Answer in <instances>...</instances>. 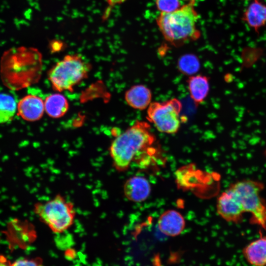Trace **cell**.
Instances as JSON below:
<instances>
[{"instance_id":"obj_1","label":"cell","mask_w":266,"mask_h":266,"mask_svg":"<svg viewBox=\"0 0 266 266\" xmlns=\"http://www.w3.org/2000/svg\"><path fill=\"white\" fill-rule=\"evenodd\" d=\"M156 141L150 124L137 120L112 142L109 154L113 166L118 171L127 170L134 158L148 149Z\"/></svg>"},{"instance_id":"obj_2","label":"cell","mask_w":266,"mask_h":266,"mask_svg":"<svg viewBox=\"0 0 266 266\" xmlns=\"http://www.w3.org/2000/svg\"><path fill=\"white\" fill-rule=\"evenodd\" d=\"M197 0L189 1L175 11L161 12L156 18L157 25L165 39L175 46L198 39L200 32L197 23L199 15L195 5Z\"/></svg>"},{"instance_id":"obj_3","label":"cell","mask_w":266,"mask_h":266,"mask_svg":"<svg viewBox=\"0 0 266 266\" xmlns=\"http://www.w3.org/2000/svg\"><path fill=\"white\" fill-rule=\"evenodd\" d=\"M38 57L33 48L12 47L5 51L0 60V74L4 86L19 90L34 80Z\"/></svg>"},{"instance_id":"obj_4","label":"cell","mask_w":266,"mask_h":266,"mask_svg":"<svg viewBox=\"0 0 266 266\" xmlns=\"http://www.w3.org/2000/svg\"><path fill=\"white\" fill-rule=\"evenodd\" d=\"M33 212L54 233H61L73 224L76 212L73 203L60 194L49 200L34 204Z\"/></svg>"},{"instance_id":"obj_5","label":"cell","mask_w":266,"mask_h":266,"mask_svg":"<svg viewBox=\"0 0 266 266\" xmlns=\"http://www.w3.org/2000/svg\"><path fill=\"white\" fill-rule=\"evenodd\" d=\"M90 69V65L81 56L67 55L50 70L48 78L54 89L71 91L87 77Z\"/></svg>"},{"instance_id":"obj_6","label":"cell","mask_w":266,"mask_h":266,"mask_svg":"<svg viewBox=\"0 0 266 266\" xmlns=\"http://www.w3.org/2000/svg\"><path fill=\"white\" fill-rule=\"evenodd\" d=\"M235 191L244 212L251 214V222L266 230V203L261 196L264 185L259 181L245 180L231 185Z\"/></svg>"},{"instance_id":"obj_7","label":"cell","mask_w":266,"mask_h":266,"mask_svg":"<svg viewBox=\"0 0 266 266\" xmlns=\"http://www.w3.org/2000/svg\"><path fill=\"white\" fill-rule=\"evenodd\" d=\"M182 107L181 102L176 98L152 102L147 108L146 118L159 132L174 134L179 131L182 122Z\"/></svg>"},{"instance_id":"obj_8","label":"cell","mask_w":266,"mask_h":266,"mask_svg":"<svg viewBox=\"0 0 266 266\" xmlns=\"http://www.w3.org/2000/svg\"><path fill=\"white\" fill-rule=\"evenodd\" d=\"M216 208L223 219L233 223L239 222L244 213L239 198L231 186L218 198Z\"/></svg>"},{"instance_id":"obj_9","label":"cell","mask_w":266,"mask_h":266,"mask_svg":"<svg viewBox=\"0 0 266 266\" xmlns=\"http://www.w3.org/2000/svg\"><path fill=\"white\" fill-rule=\"evenodd\" d=\"M17 114L24 120L33 122L40 119L45 111L44 102L38 96L28 94L17 103Z\"/></svg>"},{"instance_id":"obj_10","label":"cell","mask_w":266,"mask_h":266,"mask_svg":"<svg viewBox=\"0 0 266 266\" xmlns=\"http://www.w3.org/2000/svg\"><path fill=\"white\" fill-rule=\"evenodd\" d=\"M151 188L149 181L141 176H133L124 184L123 191L126 198L134 202L145 201L149 196Z\"/></svg>"},{"instance_id":"obj_11","label":"cell","mask_w":266,"mask_h":266,"mask_svg":"<svg viewBox=\"0 0 266 266\" xmlns=\"http://www.w3.org/2000/svg\"><path fill=\"white\" fill-rule=\"evenodd\" d=\"M186 223L184 218L178 211L169 209L164 212L158 220L159 230L166 235L175 237L184 231Z\"/></svg>"},{"instance_id":"obj_12","label":"cell","mask_w":266,"mask_h":266,"mask_svg":"<svg viewBox=\"0 0 266 266\" xmlns=\"http://www.w3.org/2000/svg\"><path fill=\"white\" fill-rule=\"evenodd\" d=\"M242 253L250 265L266 266V235L261 234L259 238L243 248Z\"/></svg>"},{"instance_id":"obj_13","label":"cell","mask_w":266,"mask_h":266,"mask_svg":"<svg viewBox=\"0 0 266 266\" xmlns=\"http://www.w3.org/2000/svg\"><path fill=\"white\" fill-rule=\"evenodd\" d=\"M152 99L151 90L143 84L133 86L125 94L127 103L133 109L139 110L147 109L152 102Z\"/></svg>"},{"instance_id":"obj_14","label":"cell","mask_w":266,"mask_h":266,"mask_svg":"<svg viewBox=\"0 0 266 266\" xmlns=\"http://www.w3.org/2000/svg\"><path fill=\"white\" fill-rule=\"evenodd\" d=\"M242 20L256 32L266 24V4L254 0L242 15Z\"/></svg>"},{"instance_id":"obj_15","label":"cell","mask_w":266,"mask_h":266,"mask_svg":"<svg viewBox=\"0 0 266 266\" xmlns=\"http://www.w3.org/2000/svg\"><path fill=\"white\" fill-rule=\"evenodd\" d=\"M187 83L190 96L195 103L198 105L203 103L210 90L208 77L201 74H195L189 77Z\"/></svg>"},{"instance_id":"obj_16","label":"cell","mask_w":266,"mask_h":266,"mask_svg":"<svg viewBox=\"0 0 266 266\" xmlns=\"http://www.w3.org/2000/svg\"><path fill=\"white\" fill-rule=\"evenodd\" d=\"M69 104L66 99L62 94H53L46 97L44 101L46 113L50 117L59 118L67 111Z\"/></svg>"},{"instance_id":"obj_17","label":"cell","mask_w":266,"mask_h":266,"mask_svg":"<svg viewBox=\"0 0 266 266\" xmlns=\"http://www.w3.org/2000/svg\"><path fill=\"white\" fill-rule=\"evenodd\" d=\"M17 109V102L11 94L0 93V124L11 121Z\"/></svg>"},{"instance_id":"obj_18","label":"cell","mask_w":266,"mask_h":266,"mask_svg":"<svg viewBox=\"0 0 266 266\" xmlns=\"http://www.w3.org/2000/svg\"><path fill=\"white\" fill-rule=\"evenodd\" d=\"M177 67L182 74L190 76L195 75L199 71L200 68V60L195 55L185 54L179 58Z\"/></svg>"},{"instance_id":"obj_19","label":"cell","mask_w":266,"mask_h":266,"mask_svg":"<svg viewBox=\"0 0 266 266\" xmlns=\"http://www.w3.org/2000/svg\"><path fill=\"white\" fill-rule=\"evenodd\" d=\"M155 4L161 13L172 12L181 6L180 0H156Z\"/></svg>"},{"instance_id":"obj_20","label":"cell","mask_w":266,"mask_h":266,"mask_svg":"<svg viewBox=\"0 0 266 266\" xmlns=\"http://www.w3.org/2000/svg\"><path fill=\"white\" fill-rule=\"evenodd\" d=\"M10 266H42L37 260L20 258L11 262Z\"/></svg>"},{"instance_id":"obj_21","label":"cell","mask_w":266,"mask_h":266,"mask_svg":"<svg viewBox=\"0 0 266 266\" xmlns=\"http://www.w3.org/2000/svg\"><path fill=\"white\" fill-rule=\"evenodd\" d=\"M10 263L6 257L0 255V266H10Z\"/></svg>"},{"instance_id":"obj_22","label":"cell","mask_w":266,"mask_h":266,"mask_svg":"<svg viewBox=\"0 0 266 266\" xmlns=\"http://www.w3.org/2000/svg\"><path fill=\"white\" fill-rule=\"evenodd\" d=\"M127 0H106L107 3L110 6H114L115 5L122 3Z\"/></svg>"}]
</instances>
